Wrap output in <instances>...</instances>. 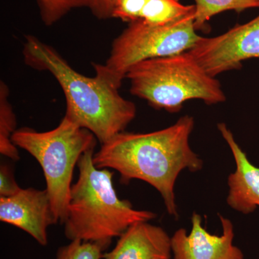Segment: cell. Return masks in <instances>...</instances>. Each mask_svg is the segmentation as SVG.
I'll list each match as a JSON object with an SVG mask.
<instances>
[{"mask_svg": "<svg viewBox=\"0 0 259 259\" xmlns=\"http://www.w3.org/2000/svg\"><path fill=\"white\" fill-rule=\"evenodd\" d=\"M194 127L192 116L181 117L174 125L151 133L121 132L95 153L97 168H112L127 185L139 180L161 194L167 212L178 218L175 186L181 172L200 171L203 161L192 151L190 137Z\"/></svg>", "mask_w": 259, "mask_h": 259, "instance_id": "obj_1", "label": "cell"}, {"mask_svg": "<svg viewBox=\"0 0 259 259\" xmlns=\"http://www.w3.org/2000/svg\"><path fill=\"white\" fill-rule=\"evenodd\" d=\"M25 63L32 69L49 71L62 89L65 117L93 133L100 144L125 131L136 116L134 102L101 75L88 77L70 66L54 48L33 35L25 36Z\"/></svg>", "mask_w": 259, "mask_h": 259, "instance_id": "obj_2", "label": "cell"}, {"mask_svg": "<svg viewBox=\"0 0 259 259\" xmlns=\"http://www.w3.org/2000/svg\"><path fill=\"white\" fill-rule=\"evenodd\" d=\"M95 147L80 157L78 180L71 186L64 234L69 241L81 240L111 244L130 226L156 218L151 211L135 209L119 198L114 188L113 172L97 168L93 163Z\"/></svg>", "mask_w": 259, "mask_h": 259, "instance_id": "obj_3", "label": "cell"}, {"mask_svg": "<svg viewBox=\"0 0 259 259\" xmlns=\"http://www.w3.org/2000/svg\"><path fill=\"white\" fill-rule=\"evenodd\" d=\"M130 92L157 110L180 111L188 100L207 105L226 101L221 83L209 75L188 51L148 59L130 69Z\"/></svg>", "mask_w": 259, "mask_h": 259, "instance_id": "obj_4", "label": "cell"}, {"mask_svg": "<svg viewBox=\"0 0 259 259\" xmlns=\"http://www.w3.org/2000/svg\"><path fill=\"white\" fill-rule=\"evenodd\" d=\"M12 141L41 166L53 211L58 222L64 224L75 166L83 153L96 146V137L64 116L56 128L47 132L28 127L17 130Z\"/></svg>", "mask_w": 259, "mask_h": 259, "instance_id": "obj_5", "label": "cell"}, {"mask_svg": "<svg viewBox=\"0 0 259 259\" xmlns=\"http://www.w3.org/2000/svg\"><path fill=\"white\" fill-rule=\"evenodd\" d=\"M194 14L195 10L166 25L129 23L112 41L105 64L93 63L95 74L120 89L130 69L138 63L191 50L201 37L194 28Z\"/></svg>", "mask_w": 259, "mask_h": 259, "instance_id": "obj_6", "label": "cell"}, {"mask_svg": "<svg viewBox=\"0 0 259 259\" xmlns=\"http://www.w3.org/2000/svg\"><path fill=\"white\" fill-rule=\"evenodd\" d=\"M188 52L214 77L240 69L243 61L259 58V15L218 36H201Z\"/></svg>", "mask_w": 259, "mask_h": 259, "instance_id": "obj_7", "label": "cell"}, {"mask_svg": "<svg viewBox=\"0 0 259 259\" xmlns=\"http://www.w3.org/2000/svg\"><path fill=\"white\" fill-rule=\"evenodd\" d=\"M219 218L223 233L217 236L204 228L200 214L193 212L190 233L180 228L171 237L174 259H244L242 250L233 243V223L222 214Z\"/></svg>", "mask_w": 259, "mask_h": 259, "instance_id": "obj_8", "label": "cell"}, {"mask_svg": "<svg viewBox=\"0 0 259 259\" xmlns=\"http://www.w3.org/2000/svg\"><path fill=\"white\" fill-rule=\"evenodd\" d=\"M0 221L20 228L39 243L48 244L47 230L57 224L47 190L22 189L8 197H0Z\"/></svg>", "mask_w": 259, "mask_h": 259, "instance_id": "obj_9", "label": "cell"}, {"mask_svg": "<svg viewBox=\"0 0 259 259\" xmlns=\"http://www.w3.org/2000/svg\"><path fill=\"white\" fill-rule=\"evenodd\" d=\"M218 129L229 146L236 166V171L228 176L227 203L242 214L253 213L259 207V167L249 161L224 122L218 124Z\"/></svg>", "mask_w": 259, "mask_h": 259, "instance_id": "obj_10", "label": "cell"}, {"mask_svg": "<svg viewBox=\"0 0 259 259\" xmlns=\"http://www.w3.org/2000/svg\"><path fill=\"white\" fill-rule=\"evenodd\" d=\"M171 237L161 227L135 223L120 237L105 259H171Z\"/></svg>", "mask_w": 259, "mask_h": 259, "instance_id": "obj_11", "label": "cell"}, {"mask_svg": "<svg viewBox=\"0 0 259 259\" xmlns=\"http://www.w3.org/2000/svg\"><path fill=\"white\" fill-rule=\"evenodd\" d=\"M195 10V5L181 4L179 0H117L112 18L131 23L166 25Z\"/></svg>", "mask_w": 259, "mask_h": 259, "instance_id": "obj_12", "label": "cell"}, {"mask_svg": "<svg viewBox=\"0 0 259 259\" xmlns=\"http://www.w3.org/2000/svg\"><path fill=\"white\" fill-rule=\"evenodd\" d=\"M10 90L5 81L0 82V153L14 161L20 159L18 147L12 141L16 130V115L9 100Z\"/></svg>", "mask_w": 259, "mask_h": 259, "instance_id": "obj_13", "label": "cell"}, {"mask_svg": "<svg viewBox=\"0 0 259 259\" xmlns=\"http://www.w3.org/2000/svg\"><path fill=\"white\" fill-rule=\"evenodd\" d=\"M195 14L194 25L196 30H202L214 15L234 10L241 13L250 8H259V0H194Z\"/></svg>", "mask_w": 259, "mask_h": 259, "instance_id": "obj_14", "label": "cell"}, {"mask_svg": "<svg viewBox=\"0 0 259 259\" xmlns=\"http://www.w3.org/2000/svg\"><path fill=\"white\" fill-rule=\"evenodd\" d=\"M110 245L100 242L71 241L69 244L59 248L56 259H101Z\"/></svg>", "mask_w": 259, "mask_h": 259, "instance_id": "obj_15", "label": "cell"}, {"mask_svg": "<svg viewBox=\"0 0 259 259\" xmlns=\"http://www.w3.org/2000/svg\"><path fill=\"white\" fill-rule=\"evenodd\" d=\"M42 23L51 26L76 8H88L90 0H37Z\"/></svg>", "mask_w": 259, "mask_h": 259, "instance_id": "obj_16", "label": "cell"}, {"mask_svg": "<svg viewBox=\"0 0 259 259\" xmlns=\"http://www.w3.org/2000/svg\"><path fill=\"white\" fill-rule=\"evenodd\" d=\"M21 190L15 180L13 168L8 164L0 167V197H8Z\"/></svg>", "mask_w": 259, "mask_h": 259, "instance_id": "obj_17", "label": "cell"}, {"mask_svg": "<svg viewBox=\"0 0 259 259\" xmlns=\"http://www.w3.org/2000/svg\"><path fill=\"white\" fill-rule=\"evenodd\" d=\"M117 0H90L88 8L94 16L100 20L112 18V12Z\"/></svg>", "mask_w": 259, "mask_h": 259, "instance_id": "obj_18", "label": "cell"}]
</instances>
